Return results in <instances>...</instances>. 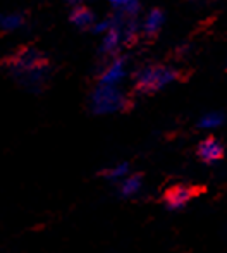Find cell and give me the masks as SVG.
Masks as SVG:
<instances>
[{
	"mask_svg": "<svg viewBox=\"0 0 227 253\" xmlns=\"http://www.w3.org/2000/svg\"><path fill=\"white\" fill-rule=\"evenodd\" d=\"M224 124V114L222 112H207L200 117L198 121V126L201 129H217Z\"/></svg>",
	"mask_w": 227,
	"mask_h": 253,
	"instance_id": "cell-13",
	"label": "cell"
},
{
	"mask_svg": "<svg viewBox=\"0 0 227 253\" xmlns=\"http://www.w3.org/2000/svg\"><path fill=\"white\" fill-rule=\"evenodd\" d=\"M179 73L170 66H162V64H148L134 74V86L140 93L151 95L164 90L170 83L177 80Z\"/></svg>",
	"mask_w": 227,
	"mask_h": 253,
	"instance_id": "cell-3",
	"label": "cell"
},
{
	"mask_svg": "<svg viewBox=\"0 0 227 253\" xmlns=\"http://www.w3.org/2000/svg\"><path fill=\"white\" fill-rule=\"evenodd\" d=\"M26 16L23 12H0V30L2 31H17L24 26Z\"/></svg>",
	"mask_w": 227,
	"mask_h": 253,
	"instance_id": "cell-12",
	"label": "cell"
},
{
	"mask_svg": "<svg viewBox=\"0 0 227 253\" xmlns=\"http://www.w3.org/2000/svg\"><path fill=\"white\" fill-rule=\"evenodd\" d=\"M7 71L21 88L31 93H41L52 78V64L38 48H24L7 64Z\"/></svg>",
	"mask_w": 227,
	"mask_h": 253,
	"instance_id": "cell-1",
	"label": "cell"
},
{
	"mask_svg": "<svg viewBox=\"0 0 227 253\" xmlns=\"http://www.w3.org/2000/svg\"><path fill=\"white\" fill-rule=\"evenodd\" d=\"M129 60L124 55H115L105 64L98 73V83L105 84V86H120L124 80L129 74Z\"/></svg>",
	"mask_w": 227,
	"mask_h": 253,
	"instance_id": "cell-4",
	"label": "cell"
},
{
	"mask_svg": "<svg viewBox=\"0 0 227 253\" xmlns=\"http://www.w3.org/2000/svg\"><path fill=\"white\" fill-rule=\"evenodd\" d=\"M143 188V177L141 174H129L126 179H122L117 184V193L120 198H133Z\"/></svg>",
	"mask_w": 227,
	"mask_h": 253,
	"instance_id": "cell-11",
	"label": "cell"
},
{
	"mask_svg": "<svg viewBox=\"0 0 227 253\" xmlns=\"http://www.w3.org/2000/svg\"><path fill=\"white\" fill-rule=\"evenodd\" d=\"M129 105L126 93L119 86L97 84L88 97V109L95 116H112L124 112Z\"/></svg>",
	"mask_w": 227,
	"mask_h": 253,
	"instance_id": "cell-2",
	"label": "cell"
},
{
	"mask_svg": "<svg viewBox=\"0 0 227 253\" xmlns=\"http://www.w3.org/2000/svg\"><path fill=\"white\" fill-rule=\"evenodd\" d=\"M107 2H109V3H111V5H112V7H115V9H117V10H122V9H124V7H126V5H127V3H129V2H131V0H107Z\"/></svg>",
	"mask_w": 227,
	"mask_h": 253,
	"instance_id": "cell-15",
	"label": "cell"
},
{
	"mask_svg": "<svg viewBox=\"0 0 227 253\" xmlns=\"http://www.w3.org/2000/svg\"><path fill=\"white\" fill-rule=\"evenodd\" d=\"M165 24V14L162 9H151L147 12V16L143 17V23H141V31L148 37H153L158 31L164 28Z\"/></svg>",
	"mask_w": 227,
	"mask_h": 253,
	"instance_id": "cell-9",
	"label": "cell"
},
{
	"mask_svg": "<svg viewBox=\"0 0 227 253\" xmlns=\"http://www.w3.org/2000/svg\"><path fill=\"white\" fill-rule=\"evenodd\" d=\"M193 195H194L193 188L184 186V184H177V186L170 188L167 193H165V207L169 210H172V212L183 210L189 203L191 198H193Z\"/></svg>",
	"mask_w": 227,
	"mask_h": 253,
	"instance_id": "cell-6",
	"label": "cell"
},
{
	"mask_svg": "<svg viewBox=\"0 0 227 253\" xmlns=\"http://www.w3.org/2000/svg\"><path fill=\"white\" fill-rule=\"evenodd\" d=\"M69 21L73 26H76L77 30H93V26L97 24V17H95L93 10L88 9L84 5H79V7H74L71 10V16H69Z\"/></svg>",
	"mask_w": 227,
	"mask_h": 253,
	"instance_id": "cell-8",
	"label": "cell"
},
{
	"mask_svg": "<svg viewBox=\"0 0 227 253\" xmlns=\"http://www.w3.org/2000/svg\"><path fill=\"white\" fill-rule=\"evenodd\" d=\"M115 21H114V26L111 30L107 31V33L102 37V43H100V55L104 57H115L117 52H119L120 45L126 43V40H124V31H122V26H124V19L126 17L122 16V14H117Z\"/></svg>",
	"mask_w": 227,
	"mask_h": 253,
	"instance_id": "cell-5",
	"label": "cell"
},
{
	"mask_svg": "<svg viewBox=\"0 0 227 253\" xmlns=\"http://www.w3.org/2000/svg\"><path fill=\"white\" fill-rule=\"evenodd\" d=\"M64 2H66L67 5H73V9H74V7H79L84 0H64Z\"/></svg>",
	"mask_w": 227,
	"mask_h": 253,
	"instance_id": "cell-16",
	"label": "cell"
},
{
	"mask_svg": "<svg viewBox=\"0 0 227 253\" xmlns=\"http://www.w3.org/2000/svg\"><path fill=\"white\" fill-rule=\"evenodd\" d=\"M114 21H115V17H107V19H102V21H97V24L93 26V30H91V33L95 35H102L104 37L105 33H107L109 30L114 26Z\"/></svg>",
	"mask_w": 227,
	"mask_h": 253,
	"instance_id": "cell-14",
	"label": "cell"
},
{
	"mask_svg": "<svg viewBox=\"0 0 227 253\" xmlns=\"http://www.w3.org/2000/svg\"><path fill=\"white\" fill-rule=\"evenodd\" d=\"M131 174V166L129 162H117L114 166L104 167L100 170V177L107 183L112 184H119L122 179H126L127 176Z\"/></svg>",
	"mask_w": 227,
	"mask_h": 253,
	"instance_id": "cell-10",
	"label": "cell"
},
{
	"mask_svg": "<svg viewBox=\"0 0 227 253\" xmlns=\"http://www.w3.org/2000/svg\"><path fill=\"white\" fill-rule=\"evenodd\" d=\"M196 153L203 162L215 164L224 159V145L221 143V140H217V138H214V136L205 138V140L198 145Z\"/></svg>",
	"mask_w": 227,
	"mask_h": 253,
	"instance_id": "cell-7",
	"label": "cell"
}]
</instances>
